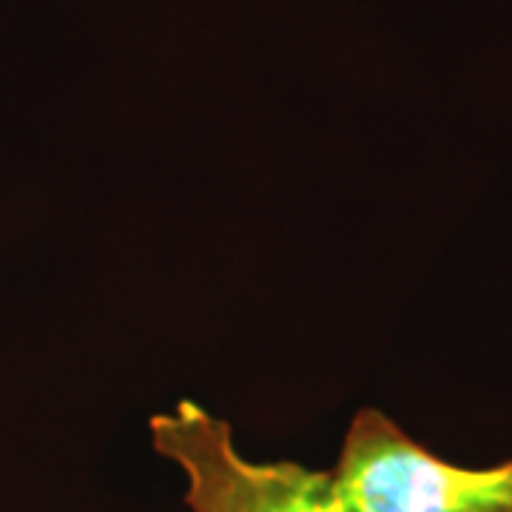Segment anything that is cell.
<instances>
[{
	"label": "cell",
	"instance_id": "cell-1",
	"mask_svg": "<svg viewBox=\"0 0 512 512\" xmlns=\"http://www.w3.org/2000/svg\"><path fill=\"white\" fill-rule=\"evenodd\" d=\"M330 476L348 512H512V458L458 467L376 407L353 416Z\"/></svg>",
	"mask_w": 512,
	"mask_h": 512
},
{
	"label": "cell",
	"instance_id": "cell-2",
	"mask_svg": "<svg viewBox=\"0 0 512 512\" xmlns=\"http://www.w3.org/2000/svg\"><path fill=\"white\" fill-rule=\"evenodd\" d=\"M148 433L180 467L191 512H348L330 470L242 456L231 424L191 399L154 413Z\"/></svg>",
	"mask_w": 512,
	"mask_h": 512
}]
</instances>
